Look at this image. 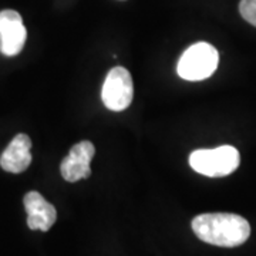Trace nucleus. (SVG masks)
Returning a JSON list of instances; mask_svg holds the SVG:
<instances>
[{"instance_id":"obj_3","label":"nucleus","mask_w":256,"mask_h":256,"mask_svg":"<svg viewBox=\"0 0 256 256\" xmlns=\"http://www.w3.org/2000/svg\"><path fill=\"white\" fill-rule=\"evenodd\" d=\"M220 63V54L215 47L200 42L188 47L181 56L176 72L178 76L188 82H201L215 73Z\"/></svg>"},{"instance_id":"obj_9","label":"nucleus","mask_w":256,"mask_h":256,"mask_svg":"<svg viewBox=\"0 0 256 256\" xmlns=\"http://www.w3.org/2000/svg\"><path fill=\"white\" fill-rule=\"evenodd\" d=\"M239 12L248 23L256 28V0H240Z\"/></svg>"},{"instance_id":"obj_5","label":"nucleus","mask_w":256,"mask_h":256,"mask_svg":"<svg viewBox=\"0 0 256 256\" xmlns=\"http://www.w3.org/2000/svg\"><path fill=\"white\" fill-rule=\"evenodd\" d=\"M28 32L22 16L14 10L0 12V52L4 56H18L26 43Z\"/></svg>"},{"instance_id":"obj_4","label":"nucleus","mask_w":256,"mask_h":256,"mask_svg":"<svg viewBox=\"0 0 256 256\" xmlns=\"http://www.w3.org/2000/svg\"><path fill=\"white\" fill-rule=\"evenodd\" d=\"M134 96L132 77L124 67L111 68L102 84L101 98L104 106L111 111H122L128 108Z\"/></svg>"},{"instance_id":"obj_1","label":"nucleus","mask_w":256,"mask_h":256,"mask_svg":"<svg viewBox=\"0 0 256 256\" xmlns=\"http://www.w3.org/2000/svg\"><path fill=\"white\" fill-rule=\"evenodd\" d=\"M198 238L215 246L235 248L245 244L250 236V225L236 214L215 212L202 214L191 222Z\"/></svg>"},{"instance_id":"obj_6","label":"nucleus","mask_w":256,"mask_h":256,"mask_svg":"<svg viewBox=\"0 0 256 256\" xmlns=\"http://www.w3.org/2000/svg\"><path fill=\"white\" fill-rule=\"evenodd\" d=\"M96 152V148L90 141H82L70 150V154L63 160L60 171L66 181L77 182L88 178L92 174L90 162Z\"/></svg>"},{"instance_id":"obj_2","label":"nucleus","mask_w":256,"mask_h":256,"mask_svg":"<svg viewBox=\"0 0 256 256\" xmlns=\"http://www.w3.org/2000/svg\"><path fill=\"white\" fill-rule=\"evenodd\" d=\"M239 151L232 146H222L214 150H196L190 156L192 170L210 178L232 174L239 166Z\"/></svg>"},{"instance_id":"obj_8","label":"nucleus","mask_w":256,"mask_h":256,"mask_svg":"<svg viewBox=\"0 0 256 256\" xmlns=\"http://www.w3.org/2000/svg\"><path fill=\"white\" fill-rule=\"evenodd\" d=\"M32 141L26 134H18L12 140L0 156V166L12 174L26 171L32 162Z\"/></svg>"},{"instance_id":"obj_7","label":"nucleus","mask_w":256,"mask_h":256,"mask_svg":"<svg viewBox=\"0 0 256 256\" xmlns=\"http://www.w3.org/2000/svg\"><path fill=\"white\" fill-rule=\"evenodd\" d=\"M24 208L28 212V226L33 230L47 232L57 220L56 208L38 192L32 191L24 195Z\"/></svg>"}]
</instances>
